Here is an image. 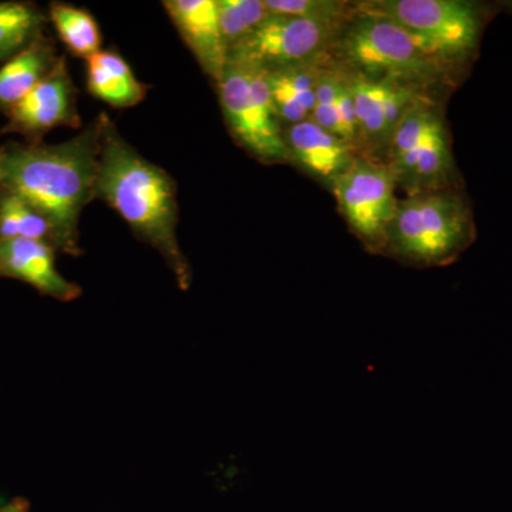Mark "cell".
<instances>
[{
	"mask_svg": "<svg viewBox=\"0 0 512 512\" xmlns=\"http://www.w3.org/2000/svg\"><path fill=\"white\" fill-rule=\"evenodd\" d=\"M101 114L72 140L56 146L13 147L0 153L3 187L39 212L52 245L72 256L80 249V217L97 198Z\"/></svg>",
	"mask_w": 512,
	"mask_h": 512,
	"instance_id": "obj_1",
	"label": "cell"
},
{
	"mask_svg": "<svg viewBox=\"0 0 512 512\" xmlns=\"http://www.w3.org/2000/svg\"><path fill=\"white\" fill-rule=\"evenodd\" d=\"M101 121L97 198L163 256L178 286L188 291L192 272L177 238V185L163 168L150 163L120 136L106 113H101Z\"/></svg>",
	"mask_w": 512,
	"mask_h": 512,
	"instance_id": "obj_2",
	"label": "cell"
},
{
	"mask_svg": "<svg viewBox=\"0 0 512 512\" xmlns=\"http://www.w3.org/2000/svg\"><path fill=\"white\" fill-rule=\"evenodd\" d=\"M328 64L352 76L373 82L393 80L421 92L457 76L406 29L365 3L355 6L339 26Z\"/></svg>",
	"mask_w": 512,
	"mask_h": 512,
	"instance_id": "obj_3",
	"label": "cell"
},
{
	"mask_svg": "<svg viewBox=\"0 0 512 512\" xmlns=\"http://www.w3.org/2000/svg\"><path fill=\"white\" fill-rule=\"evenodd\" d=\"M476 238L467 198L444 190L399 201L386 235L384 254L413 266L451 264Z\"/></svg>",
	"mask_w": 512,
	"mask_h": 512,
	"instance_id": "obj_4",
	"label": "cell"
},
{
	"mask_svg": "<svg viewBox=\"0 0 512 512\" xmlns=\"http://www.w3.org/2000/svg\"><path fill=\"white\" fill-rule=\"evenodd\" d=\"M365 5L406 29L456 74L473 62L488 18L484 5L466 0H379Z\"/></svg>",
	"mask_w": 512,
	"mask_h": 512,
	"instance_id": "obj_5",
	"label": "cell"
},
{
	"mask_svg": "<svg viewBox=\"0 0 512 512\" xmlns=\"http://www.w3.org/2000/svg\"><path fill=\"white\" fill-rule=\"evenodd\" d=\"M386 151V164L410 195L448 190L456 183L446 121L430 99L404 116Z\"/></svg>",
	"mask_w": 512,
	"mask_h": 512,
	"instance_id": "obj_6",
	"label": "cell"
},
{
	"mask_svg": "<svg viewBox=\"0 0 512 512\" xmlns=\"http://www.w3.org/2000/svg\"><path fill=\"white\" fill-rule=\"evenodd\" d=\"M217 86L222 113L238 144L262 163H289L284 126L276 114L264 72L228 62Z\"/></svg>",
	"mask_w": 512,
	"mask_h": 512,
	"instance_id": "obj_7",
	"label": "cell"
},
{
	"mask_svg": "<svg viewBox=\"0 0 512 512\" xmlns=\"http://www.w3.org/2000/svg\"><path fill=\"white\" fill-rule=\"evenodd\" d=\"M342 23L271 15L244 42L229 50L228 62L261 72L299 64H326Z\"/></svg>",
	"mask_w": 512,
	"mask_h": 512,
	"instance_id": "obj_8",
	"label": "cell"
},
{
	"mask_svg": "<svg viewBox=\"0 0 512 512\" xmlns=\"http://www.w3.org/2000/svg\"><path fill=\"white\" fill-rule=\"evenodd\" d=\"M396 185L389 165L360 156L330 181L340 214L365 247L377 254H384L387 229L399 204Z\"/></svg>",
	"mask_w": 512,
	"mask_h": 512,
	"instance_id": "obj_9",
	"label": "cell"
},
{
	"mask_svg": "<svg viewBox=\"0 0 512 512\" xmlns=\"http://www.w3.org/2000/svg\"><path fill=\"white\" fill-rule=\"evenodd\" d=\"M343 74L348 79L355 100L362 147L367 146L373 150L387 148L404 116L419 101L429 99L421 90L393 80L373 82L352 74Z\"/></svg>",
	"mask_w": 512,
	"mask_h": 512,
	"instance_id": "obj_10",
	"label": "cell"
},
{
	"mask_svg": "<svg viewBox=\"0 0 512 512\" xmlns=\"http://www.w3.org/2000/svg\"><path fill=\"white\" fill-rule=\"evenodd\" d=\"M9 114L13 126L30 134L46 133L59 126L79 127L74 87L64 60H57L45 79Z\"/></svg>",
	"mask_w": 512,
	"mask_h": 512,
	"instance_id": "obj_11",
	"label": "cell"
},
{
	"mask_svg": "<svg viewBox=\"0 0 512 512\" xmlns=\"http://www.w3.org/2000/svg\"><path fill=\"white\" fill-rule=\"evenodd\" d=\"M163 5L202 72L215 83L220 82L229 59L221 35L217 0H165Z\"/></svg>",
	"mask_w": 512,
	"mask_h": 512,
	"instance_id": "obj_12",
	"label": "cell"
},
{
	"mask_svg": "<svg viewBox=\"0 0 512 512\" xmlns=\"http://www.w3.org/2000/svg\"><path fill=\"white\" fill-rule=\"evenodd\" d=\"M0 274L26 282L60 302H72L82 295L79 285L57 271L55 248L42 239H0Z\"/></svg>",
	"mask_w": 512,
	"mask_h": 512,
	"instance_id": "obj_13",
	"label": "cell"
},
{
	"mask_svg": "<svg viewBox=\"0 0 512 512\" xmlns=\"http://www.w3.org/2000/svg\"><path fill=\"white\" fill-rule=\"evenodd\" d=\"M284 138L289 163L299 165L306 173L329 184L359 157V148L311 119L284 127Z\"/></svg>",
	"mask_w": 512,
	"mask_h": 512,
	"instance_id": "obj_14",
	"label": "cell"
},
{
	"mask_svg": "<svg viewBox=\"0 0 512 512\" xmlns=\"http://www.w3.org/2000/svg\"><path fill=\"white\" fill-rule=\"evenodd\" d=\"M323 66L325 64H299L264 72L282 126L311 119Z\"/></svg>",
	"mask_w": 512,
	"mask_h": 512,
	"instance_id": "obj_15",
	"label": "cell"
},
{
	"mask_svg": "<svg viewBox=\"0 0 512 512\" xmlns=\"http://www.w3.org/2000/svg\"><path fill=\"white\" fill-rule=\"evenodd\" d=\"M87 90L114 109H130L144 100L146 84L138 82L119 53L100 50L87 59Z\"/></svg>",
	"mask_w": 512,
	"mask_h": 512,
	"instance_id": "obj_16",
	"label": "cell"
},
{
	"mask_svg": "<svg viewBox=\"0 0 512 512\" xmlns=\"http://www.w3.org/2000/svg\"><path fill=\"white\" fill-rule=\"evenodd\" d=\"M57 60L43 42H33L0 69V107L12 109L25 99Z\"/></svg>",
	"mask_w": 512,
	"mask_h": 512,
	"instance_id": "obj_17",
	"label": "cell"
},
{
	"mask_svg": "<svg viewBox=\"0 0 512 512\" xmlns=\"http://www.w3.org/2000/svg\"><path fill=\"white\" fill-rule=\"evenodd\" d=\"M50 19L55 23L60 39L74 56L90 59L100 52L101 33L96 19L86 9L52 3Z\"/></svg>",
	"mask_w": 512,
	"mask_h": 512,
	"instance_id": "obj_18",
	"label": "cell"
},
{
	"mask_svg": "<svg viewBox=\"0 0 512 512\" xmlns=\"http://www.w3.org/2000/svg\"><path fill=\"white\" fill-rule=\"evenodd\" d=\"M45 18L33 5L0 2V60L18 55L39 35Z\"/></svg>",
	"mask_w": 512,
	"mask_h": 512,
	"instance_id": "obj_19",
	"label": "cell"
},
{
	"mask_svg": "<svg viewBox=\"0 0 512 512\" xmlns=\"http://www.w3.org/2000/svg\"><path fill=\"white\" fill-rule=\"evenodd\" d=\"M218 19L225 46L229 50L244 42L271 16L265 0H217Z\"/></svg>",
	"mask_w": 512,
	"mask_h": 512,
	"instance_id": "obj_20",
	"label": "cell"
},
{
	"mask_svg": "<svg viewBox=\"0 0 512 512\" xmlns=\"http://www.w3.org/2000/svg\"><path fill=\"white\" fill-rule=\"evenodd\" d=\"M8 238L52 241V229L45 218L10 192L0 198V239Z\"/></svg>",
	"mask_w": 512,
	"mask_h": 512,
	"instance_id": "obj_21",
	"label": "cell"
},
{
	"mask_svg": "<svg viewBox=\"0 0 512 512\" xmlns=\"http://www.w3.org/2000/svg\"><path fill=\"white\" fill-rule=\"evenodd\" d=\"M271 15L296 16L325 22L342 23L355 5L336 0H265Z\"/></svg>",
	"mask_w": 512,
	"mask_h": 512,
	"instance_id": "obj_22",
	"label": "cell"
},
{
	"mask_svg": "<svg viewBox=\"0 0 512 512\" xmlns=\"http://www.w3.org/2000/svg\"><path fill=\"white\" fill-rule=\"evenodd\" d=\"M28 504L23 500H15L12 503L2 505L0 512H28Z\"/></svg>",
	"mask_w": 512,
	"mask_h": 512,
	"instance_id": "obj_23",
	"label": "cell"
},
{
	"mask_svg": "<svg viewBox=\"0 0 512 512\" xmlns=\"http://www.w3.org/2000/svg\"><path fill=\"white\" fill-rule=\"evenodd\" d=\"M0 183H2V173H0Z\"/></svg>",
	"mask_w": 512,
	"mask_h": 512,
	"instance_id": "obj_24",
	"label": "cell"
},
{
	"mask_svg": "<svg viewBox=\"0 0 512 512\" xmlns=\"http://www.w3.org/2000/svg\"><path fill=\"white\" fill-rule=\"evenodd\" d=\"M508 8H511V9H512V3H510V5H508Z\"/></svg>",
	"mask_w": 512,
	"mask_h": 512,
	"instance_id": "obj_25",
	"label": "cell"
}]
</instances>
